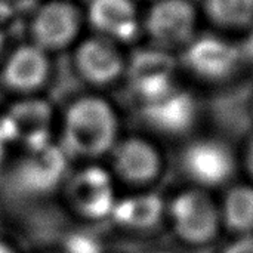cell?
I'll return each instance as SVG.
<instances>
[{"instance_id":"obj_9","label":"cell","mask_w":253,"mask_h":253,"mask_svg":"<svg viewBox=\"0 0 253 253\" xmlns=\"http://www.w3.org/2000/svg\"><path fill=\"white\" fill-rule=\"evenodd\" d=\"M79 15L65 1H50L34 18L33 36L42 49H56L68 44L77 34Z\"/></svg>"},{"instance_id":"obj_3","label":"cell","mask_w":253,"mask_h":253,"mask_svg":"<svg viewBox=\"0 0 253 253\" xmlns=\"http://www.w3.org/2000/svg\"><path fill=\"white\" fill-rule=\"evenodd\" d=\"M182 165L187 175L200 187L212 188L225 184L234 172L231 150L215 139H200L187 147Z\"/></svg>"},{"instance_id":"obj_23","label":"cell","mask_w":253,"mask_h":253,"mask_svg":"<svg viewBox=\"0 0 253 253\" xmlns=\"http://www.w3.org/2000/svg\"><path fill=\"white\" fill-rule=\"evenodd\" d=\"M4 136H6V132H4V129L1 127V129H0V156H1V153H3V144H4Z\"/></svg>"},{"instance_id":"obj_10","label":"cell","mask_w":253,"mask_h":253,"mask_svg":"<svg viewBox=\"0 0 253 253\" xmlns=\"http://www.w3.org/2000/svg\"><path fill=\"white\" fill-rule=\"evenodd\" d=\"M77 65L89 82L105 84L122 74L123 58L110 39L95 37L83 42L77 49Z\"/></svg>"},{"instance_id":"obj_24","label":"cell","mask_w":253,"mask_h":253,"mask_svg":"<svg viewBox=\"0 0 253 253\" xmlns=\"http://www.w3.org/2000/svg\"><path fill=\"white\" fill-rule=\"evenodd\" d=\"M1 44H3V37H1V34H0V49H1Z\"/></svg>"},{"instance_id":"obj_11","label":"cell","mask_w":253,"mask_h":253,"mask_svg":"<svg viewBox=\"0 0 253 253\" xmlns=\"http://www.w3.org/2000/svg\"><path fill=\"white\" fill-rule=\"evenodd\" d=\"M114 168L125 181L144 184L157 176L160 170V156L150 142L130 138L117 147Z\"/></svg>"},{"instance_id":"obj_22","label":"cell","mask_w":253,"mask_h":253,"mask_svg":"<svg viewBox=\"0 0 253 253\" xmlns=\"http://www.w3.org/2000/svg\"><path fill=\"white\" fill-rule=\"evenodd\" d=\"M248 165H249V170L253 175V141L251 144V148H249V154H248Z\"/></svg>"},{"instance_id":"obj_4","label":"cell","mask_w":253,"mask_h":253,"mask_svg":"<svg viewBox=\"0 0 253 253\" xmlns=\"http://www.w3.org/2000/svg\"><path fill=\"white\" fill-rule=\"evenodd\" d=\"M68 200L76 212L90 219L110 216L117 202L108 173L99 168L82 170L71 179Z\"/></svg>"},{"instance_id":"obj_7","label":"cell","mask_w":253,"mask_h":253,"mask_svg":"<svg viewBox=\"0 0 253 253\" xmlns=\"http://www.w3.org/2000/svg\"><path fill=\"white\" fill-rule=\"evenodd\" d=\"M239 59L240 53L236 46L213 36L193 40L185 52L187 65L208 80L228 77L236 70Z\"/></svg>"},{"instance_id":"obj_13","label":"cell","mask_w":253,"mask_h":253,"mask_svg":"<svg viewBox=\"0 0 253 253\" xmlns=\"http://www.w3.org/2000/svg\"><path fill=\"white\" fill-rule=\"evenodd\" d=\"M49 123V105L43 101H24L10 108L3 122V129L6 135L9 133L33 147H40L44 144Z\"/></svg>"},{"instance_id":"obj_8","label":"cell","mask_w":253,"mask_h":253,"mask_svg":"<svg viewBox=\"0 0 253 253\" xmlns=\"http://www.w3.org/2000/svg\"><path fill=\"white\" fill-rule=\"evenodd\" d=\"M197 114L194 98L182 90L172 89L170 92L153 101L144 102L145 122L163 133H184L187 132Z\"/></svg>"},{"instance_id":"obj_5","label":"cell","mask_w":253,"mask_h":253,"mask_svg":"<svg viewBox=\"0 0 253 253\" xmlns=\"http://www.w3.org/2000/svg\"><path fill=\"white\" fill-rule=\"evenodd\" d=\"M196 25L194 7L187 0H157L147 16L150 36L163 47L187 43Z\"/></svg>"},{"instance_id":"obj_1","label":"cell","mask_w":253,"mask_h":253,"mask_svg":"<svg viewBox=\"0 0 253 253\" xmlns=\"http://www.w3.org/2000/svg\"><path fill=\"white\" fill-rule=\"evenodd\" d=\"M119 123L111 105L96 96L77 99L64 122V148L79 157H99L116 144Z\"/></svg>"},{"instance_id":"obj_12","label":"cell","mask_w":253,"mask_h":253,"mask_svg":"<svg viewBox=\"0 0 253 253\" xmlns=\"http://www.w3.org/2000/svg\"><path fill=\"white\" fill-rule=\"evenodd\" d=\"M89 19L107 39L130 40L138 33V16L130 0H92Z\"/></svg>"},{"instance_id":"obj_15","label":"cell","mask_w":253,"mask_h":253,"mask_svg":"<svg viewBox=\"0 0 253 253\" xmlns=\"http://www.w3.org/2000/svg\"><path fill=\"white\" fill-rule=\"evenodd\" d=\"M163 211L165 206L159 196L138 194L117 200L110 216L123 228L141 231L154 227L160 221Z\"/></svg>"},{"instance_id":"obj_16","label":"cell","mask_w":253,"mask_h":253,"mask_svg":"<svg viewBox=\"0 0 253 253\" xmlns=\"http://www.w3.org/2000/svg\"><path fill=\"white\" fill-rule=\"evenodd\" d=\"M34 156L28 160L22 170V179L31 188H49L62 176L65 169V157L53 148L34 147Z\"/></svg>"},{"instance_id":"obj_18","label":"cell","mask_w":253,"mask_h":253,"mask_svg":"<svg viewBox=\"0 0 253 253\" xmlns=\"http://www.w3.org/2000/svg\"><path fill=\"white\" fill-rule=\"evenodd\" d=\"M211 19L222 27H245L253 21V0H206Z\"/></svg>"},{"instance_id":"obj_2","label":"cell","mask_w":253,"mask_h":253,"mask_svg":"<svg viewBox=\"0 0 253 253\" xmlns=\"http://www.w3.org/2000/svg\"><path fill=\"white\" fill-rule=\"evenodd\" d=\"M169 213L176 234L193 245L206 243L215 237L221 221V211L202 190L178 194L170 203Z\"/></svg>"},{"instance_id":"obj_21","label":"cell","mask_w":253,"mask_h":253,"mask_svg":"<svg viewBox=\"0 0 253 253\" xmlns=\"http://www.w3.org/2000/svg\"><path fill=\"white\" fill-rule=\"evenodd\" d=\"M0 253H16V252L12 249V246H10V245H7L6 242L0 240Z\"/></svg>"},{"instance_id":"obj_6","label":"cell","mask_w":253,"mask_h":253,"mask_svg":"<svg viewBox=\"0 0 253 253\" xmlns=\"http://www.w3.org/2000/svg\"><path fill=\"white\" fill-rule=\"evenodd\" d=\"M173 59L162 49H144L133 55L129 79L136 93L153 101L173 89Z\"/></svg>"},{"instance_id":"obj_19","label":"cell","mask_w":253,"mask_h":253,"mask_svg":"<svg viewBox=\"0 0 253 253\" xmlns=\"http://www.w3.org/2000/svg\"><path fill=\"white\" fill-rule=\"evenodd\" d=\"M222 253H253V236L246 234L231 243Z\"/></svg>"},{"instance_id":"obj_14","label":"cell","mask_w":253,"mask_h":253,"mask_svg":"<svg viewBox=\"0 0 253 253\" xmlns=\"http://www.w3.org/2000/svg\"><path fill=\"white\" fill-rule=\"evenodd\" d=\"M49 70L44 49L37 44L18 47L7 59L3 79L7 86L18 90H31L40 86Z\"/></svg>"},{"instance_id":"obj_17","label":"cell","mask_w":253,"mask_h":253,"mask_svg":"<svg viewBox=\"0 0 253 253\" xmlns=\"http://www.w3.org/2000/svg\"><path fill=\"white\" fill-rule=\"evenodd\" d=\"M221 218L234 231L243 236L253 231V188L240 185L227 194L221 211Z\"/></svg>"},{"instance_id":"obj_20","label":"cell","mask_w":253,"mask_h":253,"mask_svg":"<svg viewBox=\"0 0 253 253\" xmlns=\"http://www.w3.org/2000/svg\"><path fill=\"white\" fill-rule=\"evenodd\" d=\"M245 53L248 55V58L253 62V31L251 33L249 39L246 40V43H245Z\"/></svg>"},{"instance_id":"obj_25","label":"cell","mask_w":253,"mask_h":253,"mask_svg":"<svg viewBox=\"0 0 253 253\" xmlns=\"http://www.w3.org/2000/svg\"><path fill=\"white\" fill-rule=\"evenodd\" d=\"M58 253H65V252H58Z\"/></svg>"}]
</instances>
